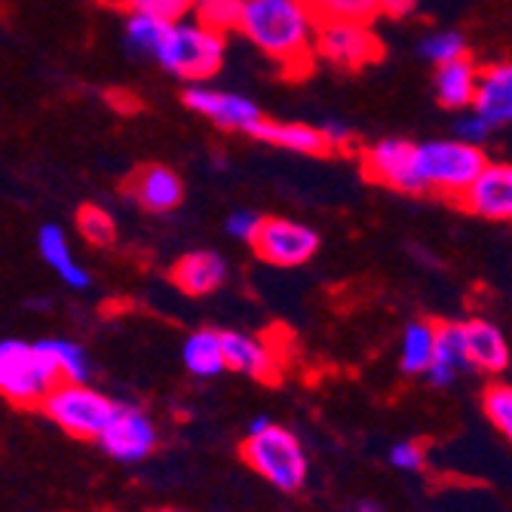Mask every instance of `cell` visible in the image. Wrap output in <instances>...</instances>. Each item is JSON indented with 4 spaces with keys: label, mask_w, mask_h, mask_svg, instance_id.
I'll list each match as a JSON object with an SVG mask.
<instances>
[{
    "label": "cell",
    "mask_w": 512,
    "mask_h": 512,
    "mask_svg": "<svg viewBox=\"0 0 512 512\" xmlns=\"http://www.w3.org/2000/svg\"><path fill=\"white\" fill-rule=\"evenodd\" d=\"M240 31L289 77L310 71L319 19L304 0H246Z\"/></svg>",
    "instance_id": "1"
},
{
    "label": "cell",
    "mask_w": 512,
    "mask_h": 512,
    "mask_svg": "<svg viewBox=\"0 0 512 512\" xmlns=\"http://www.w3.org/2000/svg\"><path fill=\"white\" fill-rule=\"evenodd\" d=\"M491 160L479 145L463 142V138H436V142L417 145V172L424 181V194L433 191L439 197H460L470 191V184L482 175Z\"/></svg>",
    "instance_id": "2"
},
{
    "label": "cell",
    "mask_w": 512,
    "mask_h": 512,
    "mask_svg": "<svg viewBox=\"0 0 512 512\" xmlns=\"http://www.w3.org/2000/svg\"><path fill=\"white\" fill-rule=\"evenodd\" d=\"M169 74L188 80V83H206L221 71L224 62V34L194 22H172L166 40L154 56Z\"/></svg>",
    "instance_id": "3"
},
{
    "label": "cell",
    "mask_w": 512,
    "mask_h": 512,
    "mask_svg": "<svg viewBox=\"0 0 512 512\" xmlns=\"http://www.w3.org/2000/svg\"><path fill=\"white\" fill-rule=\"evenodd\" d=\"M62 378L50 365L37 344L13 341L7 338L0 344V390L19 408H43L46 396H50Z\"/></svg>",
    "instance_id": "4"
},
{
    "label": "cell",
    "mask_w": 512,
    "mask_h": 512,
    "mask_svg": "<svg viewBox=\"0 0 512 512\" xmlns=\"http://www.w3.org/2000/svg\"><path fill=\"white\" fill-rule=\"evenodd\" d=\"M240 457L279 491H298L307 482V454L298 439L283 427L249 433L240 445Z\"/></svg>",
    "instance_id": "5"
},
{
    "label": "cell",
    "mask_w": 512,
    "mask_h": 512,
    "mask_svg": "<svg viewBox=\"0 0 512 512\" xmlns=\"http://www.w3.org/2000/svg\"><path fill=\"white\" fill-rule=\"evenodd\" d=\"M40 411L74 439H99L117 411V402H111L108 396L96 393L86 384L62 381L46 396Z\"/></svg>",
    "instance_id": "6"
},
{
    "label": "cell",
    "mask_w": 512,
    "mask_h": 512,
    "mask_svg": "<svg viewBox=\"0 0 512 512\" xmlns=\"http://www.w3.org/2000/svg\"><path fill=\"white\" fill-rule=\"evenodd\" d=\"M316 56L329 65L356 71L384 56L378 34L359 19H322L316 31Z\"/></svg>",
    "instance_id": "7"
},
{
    "label": "cell",
    "mask_w": 512,
    "mask_h": 512,
    "mask_svg": "<svg viewBox=\"0 0 512 512\" xmlns=\"http://www.w3.org/2000/svg\"><path fill=\"white\" fill-rule=\"evenodd\" d=\"M362 172L368 181L384 184L399 194H424V181L417 172V145L405 138H384L362 151Z\"/></svg>",
    "instance_id": "8"
},
{
    "label": "cell",
    "mask_w": 512,
    "mask_h": 512,
    "mask_svg": "<svg viewBox=\"0 0 512 512\" xmlns=\"http://www.w3.org/2000/svg\"><path fill=\"white\" fill-rule=\"evenodd\" d=\"M252 249L273 267H301L316 255L319 234L292 218H264Z\"/></svg>",
    "instance_id": "9"
},
{
    "label": "cell",
    "mask_w": 512,
    "mask_h": 512,
    "mask_svg": "<svg viewBox=\"0 0 512 512\" xmlns=\"http://www.w3.org/2000/svg\"><path fill=\"white\" fill-rule=\"evenodd\" d=\"M184 105L191 111H197L200 117H206L212 126L227 129V132H252L255 123H261V108L240 96V92H227V89H215L209 83H191L184 89Z\"/></svg>",
    "instance_id": "10"
},
{
    "label": "cell",
    "mask_w": 512,
    "mask_h": 512,
    "mask_svg": "<svg viewBox=\"0 0 512 512\" xmlns=\"http://www.w3.org/2000/svg\"><path fill=\"white\" fill-rule=\"evenodd\" d=\"M99 445L117 460H142L157 448V430L142 408L117 402V411L99 436Z\"/></svg>",
    "instance_id": "11"
},
{
    "label": "cell",
    "mask_w": 512,
    "mask_h": 512,
    "mask_svg": "<svg viewBox=\"0 0 512 512\" xmlns=\"http://www.w3.org/2000/svg\"><path fill=\"white\" fill-rule=\"evenodd\" d=\"M460 206L488 221H512V163H488Z\"/></svg>",
    "instance_id": "12"
},
{
    "label": "cell",
    "mask_w": 512,
    "mask_h": 512,
    "mask_svg": "<svg viewBox=\"0 0 512 512\" xmlns=\"http://www.w3.org/2000/svg\"><path fill=\"white\" fill-rule=\"evenodd\" d=\"M123 191L129 200H135L148 212H172L184 200V184H181L178 172L163 163L138 166L129 175V181L123 184Z\"/></svg>",
    "instance_id": "13"
},
{
    "label": "cell",
    "mask_w": 512,
    "mask_h": 512,
    "mask_svg": "<svg viewBox=\"0 0 512 512\" xmlns=\"http://www.w3.org/2000/svg\"><path fill=\"white\" fill-rule=\"evenodd\" d=\"M224 344V362L227 368L249 375L261 384H276L279 381V368L270 353V347L261 338H252L246 332H221Z\"/></svg>",
    "instance_id": "14"
},
{
    "label": "cell",
    "mask_w": 512,
    "mask_h": 512,
    "mask_svg": "<svg viewBox=\"0 0 512 512\" xmlns=\"http://www.w3.org/2000/svg\"><path fill=\"white\" fill-rule=\"evenodd\" d=\"M169 279L184 295L203 298V295H212L215 289L224 286L227 261L218 252H188L172 264Z\"/></svg>",
    "instance_id": "15"
},
{
    "label": "cell",
    "mask_w": 512,
    "mask_h": 512,
    "mask_svg": "<svg viewBox=\"0 0 512 512\" xmlns=\"http://www.w3.org/2000/svg\"><path fill=\"white\" fill-rule=\"evenodd\" d=\"M258 142H267L273 148H283L292 154H307V157H325L332 154L329 138H325L322 129H313L307 123H283V120H261L255 123V129L249 132Z\"/></svg>",
    "instance_id": "16"
},
{
    "label": "cell",
    "mask_w": 512,
    "mask_h": 512,
    "mask_svg": "<svg viewBox=\"0 0 512 512\" xmlns=\"http://www.w3.org/2000/svg\"><path fill=\"white\" fill-rule=\"evenodd\" d=\"M473 111L482 114L494 129L512 123V62L482 68Z\"/></svg>",
    "instance_id": "17"
},
{
    "label": "cell",
    "mask_w": 512,
    "mask_h": 512,
    "mask_svg": "<svg viewBox=\"0 0 512 512\" xmlns=\"http://www.w3.org/2000/svg\"><path fill=\"white\" fill-rule=\"evenodd\" d=\"M479 77H482V68L470 56L448 62V65H439L436 80H433L439 105L448 108V111L473 108L476 92H479Z\"/></svg>",
    "instance_id": "18"
},
{
    "label": "cell",
    "mask_w": 512,
    "mask_h": 512,
    "mask_svg": "<svg viewBox=\"0 0 512 512\" xmlns=\"http://www.w3.org/2000/svg\"><path fill=\"white\" fill-rule=\"evenodd\" d=\"M463 338H467V362L488 375H497L509 365V344L503 332L488 319L463 322Z\"/></svg>",
    "instance_id": "19"
},
{
    "label": "cell",
    "mask_w": 512,
    "mask_h": 512,
    "mask_svg": "<svg viewBox=\"0 0 512 512\" xmlns=\"http://www.w3.org/2000/svg\"><path fill=\"white\" fill-rule=\"evenodd\" d=\"M467 362V338H463V325L460 322H439L436 325V356L427 371V378L433 387H448L457 371Z\"/></svg>",
    "instance_id": "20"
},
{
    "label": "cell",
    "mask_w": 512,
    "mask_h": 512,
    "mask_svg": "<svg viewBox=\"0 0 512 512\" xmlns=\"http://www.w3.org/2000/svg\"><path fill=\"white\" fill-rule=\"evenodd\" d=\"M37 246H40V255L43 261L50 264L71 289H86L89 286V273L77 264L71 246H68V237L59 224H43L40 234H37Z\"/></svg>",
    "instance_id": "21"
},
{
    "label": "cell",
    "mask_w": 512,
    "mask_h": 512,
    "mask_svg": "<svg viewBox=\"0 0 512 512\" xmlns=\"http://www.w3.org/2000/svg\"><path fill=\"white\" fill-rule=\"evenodd\" d=\"M436 325L430 319L411 322L402 335V371L405 375H427L436 356Z\"/></svg>",
    "instance_id": "22"
},
{
    "label": "cell",
    "mask_w": 512,
    "mask_h": 512,
    "mask_svg": "<svg viewBox=\"0 0 512 512\" xmlns=\"http://www.w3.org/2000/svg\"><path fill=\"white\" fill-rule=\"evenodd\" d=\"M184 365H188V371L197 378H215L218 371H224L227 362H224L221 332L197 329L188 341H184Z\"/></svg>",
    "instance_id": "23"
},
{
    "label": "cell",
    "mask_w": 512,
    "mask_h": 512,
    "mask_svg": "<svg viewBox=\"0 0 512 512\" xmlns=\"http://www.w3.org/2000/svg\"><path fill=\"white\" fill-rule=\"evenodd\" d=\"M37 350L50 359V365L56 368V375L62 381H77L83 384L86 375H89V362H86V353L74 344V341H65V338H46V341H37Z\"/></svg>",
    "instance_id": "24"
},
{
    "label": "cell",
    "mask_w": 512,
    "mask_h": 512,
    "mask_svg": "<svg viewBox=\"0 0 512 512\" xmlns=\"http://www.w3.org/2000/svg\"><path fill=\"white\" fill-rule=\"evenodd\" d=\"M169 28H172V22H163L157 16L129 13V19H126V43H129V50L154 59L157 50H160V43L169 34Z\"/></svg>",
    "instance_id": "25"
},
{
    "label": "cell",
    "mask_w": 512,
    "mask_h": 512,
    "mask_svg": "<svg viewBox=\"0 0 512 512\" xmlns=\"http://www.w3.org/2000/svg\"><path fill=\"white\" fill-rule=\"evenodd\" d=\"M246 16V0H197L194 19L218 34H227L243 25Z\"/></svg>",
    "instance_id": "26"
},
{
    "label": "cell",
    "mask_w": 512,
    "mask_h": 512,
    "mask_svg": "<svg viewBox=\"0 0 512 512\" xmlns=\"http://www.w3.org/2000/svg\"><path fill=\"white\" fill-rule=\"evenodd\" d=\"M77 230L80 237L92 246H111L117 240V221L108 209L96 206V203H86L77 209Z\"/></svg>",
    "instance_id": "27"
},
{
    "label": "cell",
    "mask_w": 512,
    "mask_h": 512,
    "mask_svg": "<svg viewBox=\"0 0 512 512\" xmlns=\"http://www.w3.org/2000/svg\"><path fill=\"white\" fill-rule=\"evenodd\" d=\"M316 19H359L371 22L381 13V0H304Z\"/></svg>",
    "instance_id": "28"
},
{
    "label": "cell",
    "mask_w": 512,
    "mask_h": 512,
    "mask_svg": "<svg viewBox=\"0 0 512 512\" xmlns=\"http://www.w3.org/2000/svg\"><path fill=\"white\" fill-rule=\"evenodd\" d=\"M421 56L436 68L457 62L467 56V40H463V34H457V31H433L421 40Z\"/></svg>",
    "instance_id": "29"
},
{
    "label": "cell",
    "mask_w": 512,
    "mask_h": 512,
    "mask_svg": "<svg viewBox=\"0 0 512 512\" xmlns=\"http://www.w3.org/2000/svg\"><path fill=\"white\" fill-rule=\"evenodd\" d=\"M111 4H120L129 13L157 16L163 22H184L197 10V0H111Z\"/></svg>",
    "instance_id": "30"
},
{
    "label": "cell",
    "mask_w": 512,
    "mask_h": 512,
    "mask_svg": "<svg viewBox=\"0 0 512 512\" xmlns=\"http://www.w3.org/2000/svg\"><path fill=\"white\" fill-rule=\"evenodd\" d=\"M482 408L488 414V421L512 442V387L509 384H491V387H485Z\"/></svg>",
    "instance_id": "31"
},
{
    "label": "cell",
    "mask_w": 512,
    "mask_h": 512,
    "mask_svg": "<svg viewBox=\"0 0 512 512\" xmlns=\"http://www.w3.org/2000/svg\"><path fill=\"white\" fill-rule=\"evenodd\" d=\"M390 460H393L396 470H424V463H427V442L424 439L399 442L390 451Z\"/></svg>",
    "instance_id": "32"
},
{
    "label": "cell",
    "mask_w": 512,
    "mask_h": 512,
    "mask_svg": "<svg viewBox=\"0 0 512 512\" xmlns=\"http://www.w3.org/2000/svg\"><path fill=\"white\" fill-rule=\"evenodd\" d=\"M261 224H264V215H258V212H252V209H240V212H234L227 218V234L234 237V240H243V243H255V237H258V230H261Z\"/></svg>",
    "instance_id": "33"
},
{
    "label": "cell",
    "mask_w": 512,
    "mask_h": 512,
    "mask_svg": "<svg viewBox=\"0 0 512 512\" xmlns=\"http://www.w3.org/2000/svg\"><path fill=\"white\" fill-rule=\"evenodd\" d=\"M491 129H494V126H491L482 114H476V111L463 114V117L457 120V138H463V142H470V145H479V148L488 142Z\"/></svg>",
    "instance_id": "34"
},
{
    "label": "cell",
    "mask_w": 512,
    "mask_h": 512,
    "mask_svg": "<svg viewBox=\"0 0 512 512\" xmlns=\"http://www.w3.org/2000/svg\"><path fill=\"white\" fill-rule=\"evenodd\" d=\"M319 129L325 132V138H329L332 154H338V151H347V148L353 145V132H350V126H347V123L329 120V123H322Z\"/></svg>",
    "instance_id": "35"
},
{
    "label": "cell",
    "mask_w": 512,
    "mask_h": 512,
    "mask_svg": "<svg viewBox=\"0 0 512 512\" xmlns=\"http://www.w3.org/2000/svg\"><path fill=\"white\" fill-rule=\"evenodd\" d=\"M414 10H417V0H381V13L393 19L411 16Z\"/></svg>",
    "instance_id": "36"
},
{
    "label": "cell",
    "mask_w": 512,
    "mask_h": 512,
    "mask_svg": "<svg viewBox=\"0 0 512 512\" xmlns=\"http://www.w3.org/2000/svg\"><path fill=\"white\" fill-rule=\"evenodd\" d=\"M350 512H381V506H378V503H368V500H362V503H356Z\"/></svg>",
    "instance_id": "37"
},
{
    "label": "cell",
    "mask_w": 512,
    "mask_h": 512,
    "mask_svg": "<svg viewBox=\"0 0 512 512\" xmlns=\"http://www.w3.org/2000/svg\"><path fill=\"white\" fill-rule=\"evenodd\" d=\"M267 427H270V417H258V421H252L249 433H261V430H267Z\"/></svg>",
    "instance_id": "38"
},
{
    "label": "cell",
    "mask_w": 512,
    "mask_h": 512,
    "mask_svg": "<svg viewBox=\"0 0 512 512\" xmlns=\"http://www.w3.org/2000/svg\"><path fill=\"white\" fill-rule=\"evenodd\" d=\"M157 512H181V509H157Z\"/></svg>",
    "instance_id": "39"
}]
</instances>
